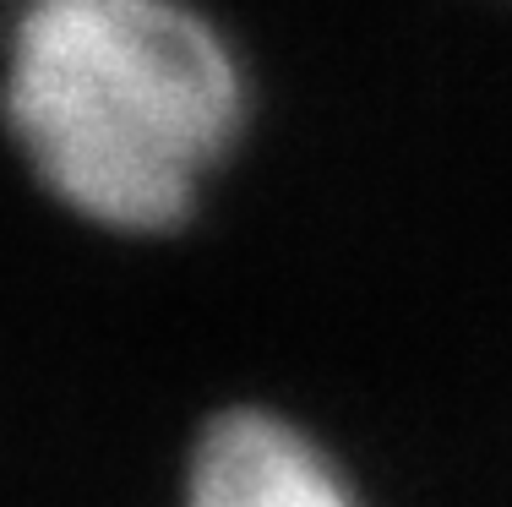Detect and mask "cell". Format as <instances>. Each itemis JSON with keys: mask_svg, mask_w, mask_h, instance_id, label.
I'll use <instances>...</instances> for the list:
<instances>
[{"mask_svg": "<svg viewBox=\"0 0 512 507\" xmlns=\"http://www.w3.org/2000/svg\"><path fill=\"white\" fill-rule=\"evenodd\" d=\"M6 126L77 219L158 235L191 219L246 126V77L186 0H22Z\"/></svg>", "mask_w": 512, "mask_h": 507, "instance_id": "6da1fadb", "label": "cell"}, {"mask_svg": "<svg viewBox=\"0 0 512 507\" xmlns=\"http://www.w3.org/2000/svg\"><path fill=\"white\" fill-rule=\"evenodd\" d=\"M186 507H360L306 431L267 409H229L202 431Z\"/></svg>", "mask_w": 512, "mask_h": 507, "instance_id": "7a4b0ae2", "label": "cell"}]
</instances>
